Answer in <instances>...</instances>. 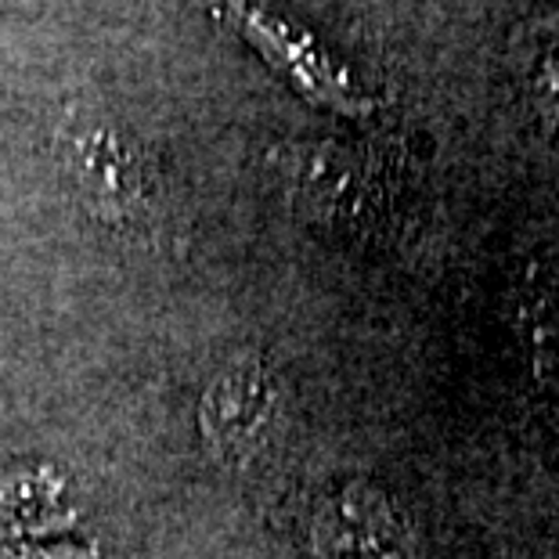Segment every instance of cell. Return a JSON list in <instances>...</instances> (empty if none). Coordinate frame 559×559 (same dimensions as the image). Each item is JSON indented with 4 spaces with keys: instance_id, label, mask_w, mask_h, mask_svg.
Here are the masks:
<instances>
[{
    "instance_id": "1",
    "label": "cell",
    "mask_w": 559,
    "mask_h": 559,
    "mask_svg": "<svg viewBox=\"0 0 559 559\" xmlns=\"http://www.w3.org/2000/svg\"><path fill=\"white\" fill-rule=\"evenodd\" d=\"M66 177L94 221L127 239L166 228V185L156 156L123 123L102 112H69L58 134Z\"/></svg>"
},
{
    "instance_id": "2",
    "label": "cell",
    "mask_w": 559,
    "mask_h": 559,
    "mask_svg": "<svg viewBox=\"0 0 559 559\" xmlns=\"http://www.w3.org/2000/svg\"><path fill=\"white\" fill-rule=\"evenodd\" d=\"M224 11L242 40L307 102L336 116H368L376 109V98L354 80L350 69L293 19L278 15L260 0H228Z\"/></svg>"
},
{
    "instance_id": "3",
    "label": "cell",
    "mask_w": 559,
    "mask_h": 559,
    "mask_svg": "<svg viewBox=\"0 0 559 559\" xmlns=\"http://www.w3.org/2000/svg\"><path fill=\"white\" fill-rule=\"evenodd\" d=\"M282 383L257 354H242L213 379L202 397L199 430L224 466H249L282 426Z\"/></svg>"
},
{
    "instance_id": "4",
    "label": "cell",
    "mask_w": 559,
    "mask_h": 559,
    "mask_svg": "<svg viewBox=\"0 0 559 559\" xmlns=\"http://www.w3.org/2000/svg\"><path fill=\"white\" fill-rule=\"evenodd\" d=\"M318 559H419V534L394 495L368 480H347L311 513Z\"/></svg>"
},
{
    "instance_id": "5",
    "label": "cell",
    "mask_w": 559,
    "mask_h": 559,
    "mask_svg": "<svg viewBox=\"0 0 559 559\" xmlns=\"http://www.w3.org/2000/svg\"><path fill=\"white\" fill-rule=\"evenodd\" d=\"M513 340L531 383L556 394L559 390V267L527 264L513 289Z\"/></svg>"
},
{
    "instance_id": "6",
    "label": "cell",
    "mask_w": 559,
    "mask_h": 559,
    "mask_svg": "<svg viewBox=\"0 0 559 559\" xmlns=\"http://www.w3.org/2000/svg\"><path fill=\"white\" fill-rule=\"evenodd\" d=\"M520 80L542 134L559 145V15L520 33Z\"/></svg>"
},
{
    "instance_id": "7",
    "label": "cell",
    "mask_w": 559,
    "mask_h": 559,
    "mask_svg": "<svg viewBox=\"0 0 559 559\" xmlns=\"http://www.w3.org/2000/svg\"><path fill=\"white\" fill-rule=\"evenodd\" d=\"M58 480L29 473V477L0 480V534L33 531L58 523Z\"/></svg>"
}]
</instances>
